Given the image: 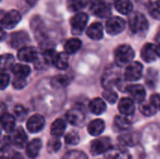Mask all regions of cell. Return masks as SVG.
Listing matches in <instances>:
<instances>
[{
	"instance_id": "e575fe53",
	"label": "cell",
	"mask_w": 160,
	"mask_h": 159,
	"mask_svg": "<svg viewBox=\"0 0 160 159\" xmlns=\"http://www.w3.org/2000/svg\"><path fill=\"white\" fill-rule=\"evenodd\" d=\"M140 112L144 115V116H153L157 112V109L149 102V103H141L140 107Z\"/></svg>"
},
{
	"instance_id": "d6986e66",
	"label": "cell",
	"mask_w": 160,
	"mask_h": 159,
	"mask_svg": "<svg viewBox=\"0 0 160 159\" xmlns=\"http://www.w3.org/2000/svg\"><path fill=\"white\" fill-rule=\"evenodd\" d=\"M11 142L18 148H22L25 145V143L27 142V136L22 127H20L13 131Z\"/></svg>"
},
{
	"instance_id": "cb8c5ba5",
	"label": "cell",
	"mask_w": 160,
	"mask_h": 159,
	"mask_svg": "<svg viewBox=\"0 0 160 159\" xmlns=\"http://www.w3.org/2000/svg\"><path fill=\"white\" fill-rule=\"evenodd\" d=\"M106 109H107L106 103L100 97L94 98L90 102V104H89V110H90V112L92 113H94V114H97V115L102 114L106 111Z\"/></svg>"
},
{
	"instance_id": "ee69618b",
	"label": "cell",
	"mask_w": 160,
	"mask_h": 159,
	"mask_svg": "<svg viewBox=\"0 0 160 159\" xmlns=\"http://www.w3.org/2000/svg\"><path fill=\"white\" fill-rule=\"evenodd\" d=\"M26 85V81L24 79H18L15 78L13 81V87L16 89H22Z\"/></svg>"
},
{
	"instance_id": "ac0fdd59",
	"label": "cell",
	"mask_w": 160,
	"mask_h": 159,
	"mask_svg": "<svg viewBox=\"0 0 160 159\" xmlns=\"http://www.w3.org/2000/svg\"><path fill=\"white\" fill-rule=\"evenodd\" d=\"M106 159H131V155L124 147H112L106 153Z\"/></svg>"
},
{
	"instance_id": "30bf717a",
	"label": "cell",
	"mask_w": 160,
	"mask_h": 159,
	"mask_svg": "<svg viewBox=\"0 0 160 159\" xmlns=\"http://www.w3.org/2000/svg\"><path fill=\"white\" fill-rule=\"evenodd\" d=\"M55 55L56 53L52 49H46L45 51L42 52L40 55L38 56L37 60L35 61L36 67L38 68H43L45 67L50 66L51 64L53 63Z\"/></svg>"
},
{
	"instance_id": "d6a6232c",
	"label": "cell",
	"mask_w": 160,
	"mask_h": 159,
	"mask_svg": "<svg viewBox=\"0 0 160 159\" xmlns=\"http://www.w3.org/2000/svg\"><path fill=\"white\" fill-rule=\"evenodd\" d=\"M14 65V56L9 53H6L0 56V72L11 68Z\"/></svg>"
},
{
	"instance_id": "5bb4252c",
	"label": "cell",
	"mask_w": 160,
	"mask_h": 159,
	"mask_svg": "<svg viewBox=\"0 0 160 159\" xmlns=\"http://www.w3.org/2000/svg\"><path fill=\"white\" fill-rule=\"evenodd\" d=\"M38 56V53L37 50L34 47H30V46L22 47L18 52V59L22 62H27V63L34 62L35 63Z\"/></svg>"
},
{
	"instance_id": "74e56055",
	"label": "cell",
	"mask_w": 160,
	"mask_h": 159,
	"mask_svg": "<svg viewBox=\"0 0 160 159\" xmlns=\"http://www.w3.org/2000/svg\"><path fill=\"white\" fill-rule=\"evenodd\" d=\"M63 159H88V157L84 153L78 150H73L67 153L63 157Z\"/></svg>"
},
{
	"instance_id": "d590c367",
	"label": "cell",
	"mask_w": 160,
	"mask_h": 159,
	"mask_svg": "<svg viewBox=\"0 0 160 159\" xmlns=\"http://www.w3.org/2000/svg\"><path fill=\"white\" fill-rule=\"evenodd\" d=\"M65 142L67 144L69 145H76L80 142V136L79 133L76 131H70L65 136Z\"/></svg>"
},
{
	"instance_id": "277c9868",
	"label": "cell",
	"mask_w": 160,
	"mask_h": 159,
	"mask_svg": "<svg viewBox=\"0 0 160 159\" xmlns=\"http://www.w3.org/2000/svg\"><path fill=\"white\" fill-rule=\"evenodd\" d=\"M88 22V15L84 12H78L70 19L71 32L73 35H81Z\"/></svg>"
},
{
	"instance_id": "60d3db41",
	"label": "cell",
	"mask_w": 160,
	"mask_h": 159,
	"mask_svg": "<svg viewBox=\"0 0 160 159\" xmlns=\"http://www.w3.org/2000/svg\"><path fill=\"white\" fill-rule=\"evenodd\" d=\"M61 147V142L58 139L51 140L48 143V150L49 152H57Z\"/></svg>"
},
{
	"instance_id": "7a4b0ae2",
	"label": "cell",
	"mask_w": 160,
	"mask_h": 159,
	"mask_svg": "<svg viewBox=\"0 0 160 159\" xmlns=\"http://www.w3.org/2000/svg\"><path fill=\"white\" fill-rule=\"evenodd\" d=\"M129 23V28L132 33L134 34H141L144 33L147 31L149 23L145 16L140 12H135L133 13L128 21Z\"/></svg>"
},
{
	"instance_id": "5b68a950",
	"label": "cell",
	"mask_w": 160,
	"mask_h": 159,
	"mask_svg": "<svg viewBox=\"0 0 160 159\" xmlns=\"http://www.w3.org/2000/svg\"><path fill=\"white\" fill-rule=\"evenodd\" d=\"M112 141L108 137H101L92 142L90 150L92 155L99 156L101 154L107 153L112 148Z\"/></svg>"
},
{
	"instance_id": "f6af8a7d",
	"label": "cell",
	"mask_w": 160,
	"mask_h": 159,
	"mask_svg": "<svg viewBox=\"0 0 160 159\" xmlns=\"http://www.w3.org/2000/svg\"><path fill=\"white\" fill-rule=\"evenodd\" d=\"M5 37H6V32H5V30L3 29V27L0 26V41L3 40Z\"/></svg>"
},
{
	"instance_id": "9c48e42d",
	"label": "cell",
	"mask_w": 160,
	"mask_h": 159,
	"mask_svg": "<svg viewBox=\"0 0 160 159\" xmlns=\"http://www.w3.org/2000/svg\"><path fill=\"white\" fill-rule=\"evenodd\" d=\"M30 38L26 32L18 31L12 33L9 37V45L14 49H22L29 42Z\"/></svg>"
},
{
	"instance_id": "44dd1931",
	"label": "cell",
	"mask_w": 160,
	"mask_h": 159,
	"mask_svg": "<svg viewBox=\"0 0 160 159\" xmlns=\"http://www.w3.org/2000/svg\"><path fill=\"white\" fill-rule=\"evenodd\" d=\"M87 36L94 39L99 40L103 37V26L100 22H94L86 29Z\"/></svg>"
},
{
	"instance_id": "9a60e30c",
	"label": "cell",
	"mask_w": 160,
	"mask_h": 159,
	"mask_svg": "<svg viewBox=\"0 0 160 159\" xmlns=\"http://www.w3.org/2000/svg\"><path fill=\"white\" fill-rule=\"evenodd\" d=\"M141 141V135L138 132H129L121 135L118 138V142H120L121 145L128 146V147H132L137 145Z\"/></svg>"
},
{
	"instance_id": "836d02e7",
	"label": "cell",
	"mask_w": 160,
	"mask_h": 159,
	"mask_svg": "<svg viewBox=\"0 0 160 159\" xmlns=\"http://www.w3.org/2000/svg\"><path fill=\"white\" fill-rule=\"evenodd\" d=\"M86 6L85 0H67V7L69 11L79 12Z\"/></svg>"
},
{
	"instance_id": "7dc6e473",
	"label": "cell",
	"mask_w": 160,
	"mask_h": 159,
	"mask_svg": "<svg viewBox=\"0 0 160 159\" xmlns=\"http://www.w3.org/2000/svg\"><path fill=\"white\" fill-rule=\"evenodd\" d=\"M157 54H158V56L160 57V43L157 46Z\"/></svg>"
},
{
	"instance_id": "1f68e13d",
	"label": "cell",
	"mask_w": 160,
	"mask_h": 159,
	"mask_svg": "<svg viewBox=\"0 0 160 159\" xmlns=\"http://www.w3.org/2000/svg\"><path fill=\"white\" fill-rule=\"evenodd\" d=\"M72 78L68 75H56L54 78L52 79V85L54 88H62L67 86L70 82Z\"/></svg>"
},
{
	"instance_id": "7c38bea8",
	"label": "cell",
	"mask_w": 160,
	"mask_h": 159,
	"mask_svg": "<svg viewBox=\"0 0 160 159\" xmlns=\"http://www.w3.org/2000/svg\"><path fill=\"white\" fill-rule=\"evenodd\" d=\"M44 126H45V119L40 114L32 115L26 123V127L28 131L31 133L39 132L40 130H42Z\"/></svg>"
},
{
	"instance_id": "f907efd6",
	"label": "cell",
	"mask_w": 160,
	"mask_h": 159,
	"mask_svg": "<svg viewBox=\"0 0 160 159\" xmlns=\"http://www.w3.org/2000/svg\"><path fill=\"white\" fill-rule=\"evenodd\" d=\"M0 1H1V0H0Z\"/></svg>"
},
{
	"instance_id": "ab89813d",
	"label": "cell",
	"mask_w": 160,
	"mask_h": 159,
	"mask_svg": "<svg viewBox=\"0 0 160 159\" xmlns=\"http://www.w3.org/2000/svg\"><path fill=\"white\" fill-rule=\"evenodd\" d=\"M14 113H15V117L19 120H23L25 118V116L27 115V111L25 110V108L22 105H17L14 107Z\"/></svg>"
},
{
	"instance_id": "4fadbf2b",
	"label": "cell",
	"mask_w": 160,
	"mask_h": 159,
	"mask_svg": "<svg viewBox=\"0 0 160 159\" xmlns=\"http://www.w3.org/2000/svg\"><path fill=\"white\" fill-rule=\"evenodd\" d=\"M67 120L73 126H81L85 119V114L80 108H73L69 110L66 114Z\"/></svg>"
},
{
	"instance_id": "e0dca14e",
	"label": "cell",
	"mask_w": 160,
	"mask_h": 159,
	"mask_svg": "<svg viewBox=\"0 0 160 159\" xmlns=\"http://www.w3.org/2000/svg\"><path fill=\"white\" fill-rule=\"evenodd\" d=\"M141 55L143 61L147 62V63H151L154 62L157 57V46L154 45L153 43H146L143 45V47L142 48V52H141Z\"/></svg>"
},
{
	"instance_id": "4316f807",
	"label": "cell",
	"mask_w": 160,
	"mask_h": 159,
	"mask_svg": "<svg viewBox=\"0 0 160 159\" xmlns=\"http://www.w3.org/2000/svg\"><path fill=\"white\" fill-rule=\"evenodd\" d=\"M130 127H131V123L128 117H126L124 115H120V116H116L114 118L113 127L115 128V130L124 131V130L129 129Z\"/></svg>"
},
{
	"instance_id": "c3c4849f",
	"label": "cell",
	"mask_w": 160,
	"mask_h": 159,
	"mask_svg": "<svg viewBox=\"0 0 160 159\" xmlns=\"http://www.w3.org/2000/svg\"><path fill=\"white\" fill-rule=\"evenodd\" d=\"M0 136H1V129H0Z\"/></svg>"
},
{
	"instance_id": "3957f363",
	"label": "cell",
	"mask_w": 160,
	"mask_h": 159,
	"mask_svg": "<svg viewBox=\"0 0 160 159\" xmlns=\"http://www.w3.org/2000/svg\"><path fill=\"white\" fill-rule=\"evenodd\" d=\"M88 7L92 14L99 18H106L111 14V7L104 0H89Z\"/></svg>"
},
{
	"instance_id": "f546056e",
	"label": "cell",
	"mask_w": 160,
	"mask_h": 159,
	"mask_svg": "<svg viewBox=\"0 0 160 159\" xmlns=\"http://www.w3.org/2000/svg\"><path fill=\"white\" fill-rule=\"evenodd\" d=\"M114 6L117 11L124 15L129 14L133 9V4L130 0H116Z\"/></svg>"
},
{
	"instance_id": "6da1fadb",
	"label": "cell",
	"mask_w": 160,
	"mask_h": 159,
	"mask_svg": "<svg viewBox=\"0 0 160 159\" xmlns=\"http://www.w3.org/2000/svg\"><path fill=\"white\" fill-rule=\"evenodd\" d=\"M135 56L134 50L127 44L120 45L116 48L114 52V60L117 66L123 67L125 65L130 64Z\"/></svg>"
},
{
	"instance_id": "8992f818",
	"label": "cell",
	"mask_w": 160,
	"mask_h": 159,
	"mask_svg": "<svg viewBox=\"0 0 160 159\" xmlns=\"http://www.w3.org/2000/svg\"><path fill=\"white\" fill-rule=\"evenodd\" d=\"M143 66L140 62H131L125 70V80L128 82H136L142 76Z\"/></svg>"
},
{
	"instance_id": "2e32d148",
	"label": "cell",
	"mask_w": 160,
	"mask_h": 159,
	"mask_svg": "<svg viewBox=\"0 0 160 159\" xmlns=\"http://www.w3.org/2000/svg\"><path fill=\"white\" fill-rule=\"evenodd\" d=\"M118 110L120 113L124 116L132 115L135 112V104L132 98L123 97L118 103Z\"/></svg>"
},
{
	"instance_id": "7bdbcfd3",
	"label": "cell",
	"mask_w": 160,
	"mask_h": 159,
	"mask_svg": "<svg viewBox=\"0 0 160 159\" xmlns=\"http://www.w3.org/2000/svg\"><path fill=\"white\" fill-rule=\"evenodd\" d=\"M150 103L157 109L160 111V95L159 94H154L150 97Z\"/></svg>"
},
{
	"instance_id": "603a6c76",
	"label": "cell",
	"mask_w": 160,
	"mask_h": 159,
	"mask_svg": "<svg viewBox=\"0 0 160 159\" xmlns=\"http://www.w3.org/2000/svg\"><path fill=\"white\" fill-rule=\"evenodd\" d=\"M42 142L39 139H34L26 144V155L30 158H35L39 154Z\"/></svg>"
},
{
	"instance_id": "ba28073f",
	"label": "cell",
	"mask_w": 160,
	"mask_h": 159,
	"mask_svg": "<svg viewBox=\"0 0 160 159\" xmlns=\"http://www.w3.org/2000/svg\"><path fill=\"white\" fill-rule=\"evenodd\" d=\"M21 21V14L17 10H9L0 20L1 26L4 28H13Z\"/></svg>"
},
{
	"instance_id": "8d00e7d4",
	"label": "cell",
	"mask_w": 160,
	"mask_h": 159,
	"mask_svg": "<svg viewBox=\"0 0 160 159\" xmlns=\"http://www.w3.org/2000/svg\"><path fill=\"white\" fill-rule=\"evenodd\" d=\"M149 13L153 18L160 20V0L152 3L149 6Z\"/></svg>"
},
{
	"instance_id": "484cf974",
	"label": "cell",
	"mask_w": 160,
	"mask_h": 159,
	"mask_svg": "<svg viewBox=\"0 0 160 159\" xmlns=\"http://www.w3.org/2000/svg\"><path fill=\"white\" fill-rule=\"evenodd\" d=\"M67 127V123L63 119H56L51 127V134L54 137H61Z\"/></svg>"
},
{
	"instance_id": "ffe728a7",
	"label": "cell",
	"mask_w": 160,
	"mask_h": 159,
	"mask_svg": "<svg viewBox=\"0 0 160 159\" xmlns=\"http://www.w3.org/2000/svg\"><path fill=\"white\" fill-rule=\"evenodd\" d=\"M105 129V123L102 119H95L88 124L87 130L92 136H99Z\"/></svg>"
},
{
	"instance_id": "f35d334b",
	"label": "cell",
	"mask_w": 160,
	"mask_h": 159,
	"mask_svg": "<svg viewBox=\"0 0 160 159\" xmlns=\"http://www.w3.org/2000/svg\"><path fill=\"white\" fill-rule=\"evenodd\" d=\"M102 97L107 102H109L111 104H114L117 101V97H118L117 94L115 92H113L112 90H105L102 93Z\"/></svg>"
},
{
	"instance_id": "52a82bcc",
	"label": "cell",
	"mask_w": 160,
	"mask_h": 159,
	"mask_svg": "<svg viewBox=\"0 0 160 159\" xmlns=\"http://www.w3.org/2000/svg\"><path fill=\"white\" fill-rule=\"evenodd\" d=\"M126 22L120 17H111L106 22V31L112 36L118 35L125 30Z\"/></svg>"
},
{
	"instance_id": "7402d4cb",
	"label": "cell",
	"mask_w": 160,
	"mask_h": 159,
	"mask_svg": "<svg viewBox=\"0 0 160 159\" xmlns=\"http://www.w3.org/2000/svg\"><path fill=\"white\" fill-rule=\"evenodd\" d=\"M0 123L2 127L6 132H13L15 128V117L8 113V112H4L0 116Z\"/></svg>"
},
{
	"instance_id": "f1b7e54d",
	"label": "cell",
	"mask_w": 160,
	"mask_h": 159,
	"mask_svg": "<svg viewBox=\"0 0 160 159\" xmlns=\"http://www.w3.org/2000/svg\"><path fill=\"white\" fill-rule=\"evenodd\" d=\"M81 47H82V41L79 38L73 37V38L68 39L65 43L64 49H65L66 53L72 54V53H75L76 52H78L81 49Z\"/></svg>"
},
{
	"instance_id": "bcb514c9",
	"label": "cell",
	"mask_w": 160,
	"mask_h": 159,
	"mask_svg": "<svg viewBox=\"0 0 160 159\" xmlns=\"http://www.w3.org/2000/svg\"><path fill=\"white\" fill-rule=\"evenodd\" d=\"M38 1V0H26V2H27V4H28L29 6H34Z\"/></svg>"
},
{
	"instance_id": "8fae6325",
	"label": "cell",
	"mask_w": 160,
	"mask_h": 159,
	"mask_svg": "<svg viewBox=\"0 0 160 159\" xmlns=\"http://www.w3.org/2000/svg\"><path fill=\"white\" fill-rule=\"evenodd\" d=\"M125 92H128L130 95L133 101H137L139 103H142L146 97V91L144 87L141 84L128 85L127 86Z\"/></svg>"
},
{
	"instance_id": "681fc988",
	"label": "cell",
	"mask_w": 160,
	"mask_h": 159,
	"mask_svg": "<svg viewBox=\"0 0 160 159\" xmlns=\"http://www.w3.org/2000/svg\"><path fill=\"white\" fill-rule=\"evenodd\" d=\"M158 35H159V36H160V33H159V34H158Z\"/></svg>"
},
{
	"instance_id": "d4e9b609",
	"label": "cell",
	"mask_w": 160,
	"mask_h": 159,
	"mask_svg": "<svg viewBox=\"0 0 160 159\" xmlns=\"http://www.w3.org/2000/svg\"><path fill=\"white\" fill-rule=\"evenodd\" d=\"M119 83L118 74L115 72H107L102 78V84L106 90H112V88Z\"/></svg>"
},
{
	"instance_id": "83f0119b",
	"label": "cell",
	"mask_w": 160,
	"mask_h": 159,
	"mask_svg": "<svg viewBox=\"0 0 160 159\" xmlns=\"http://www.w3.org/2000/svg\"><path fill=\"white\" fill-rule=\"evenodd\" d=\"M12 72L15 75V78L18 79H24L30 74L31 69L28 66L22 64H15L12 67Z\"/></svg>"
},
{
	"instance_id": "4dcf8cb0",
	"label": "cell",
	"mask_w": 160,
	"mask_h": 159,
	"mask_svg": "<svg viewBox=\"0 0 160 159\" xmlns=\"http://www.w3.org/2000/svg\"><path fill=\"white\" fill-rule=\"evenodd\" d=\"M58 69H66L68 67V56L66 52H60L56 53L53 63H52Z\"/></svg>"
},
{
	"instance_id": "b9f144b4",
	"label": "cell",
	"mask_w": 160,
	"mask_h": 159,
	"mask_svg": "<svg viewBox=\"0 0 160 159\" xmlns=\"http://www.w3.org/2000/svg\"><path fill=\"white\" fill-rule=\"evenodd\" d=\"M9 83V75L5 72H0V90H4Z\"/></svg>"
}]
</instances>
